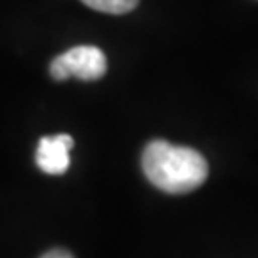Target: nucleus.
Instances as JSON below:
<instances>
[{
    "instance_id": "obj_5",
    "label": "nucleus",
    "mask_w": 258,
    "mask_h": 258,
    "mask_svg": "<svg viewBox=\"0 0 258 258\" xmlns=\"http://www.w3.org/2000/svg\"><path fill=\"white\" fill-rule=\"evenodd\" d=\"M40 258H75V256L65 249H52L48 250V252H44Z\"/></svg>"
},
{
    "instance_id": "obj_4",
    "label": "nucleus",
    "mask_w": 258,
    "mask_h": 258,
    "mask_svg": "<svg viewBox=\"0 0 258 258\" xmlns=\"http://www.w3.org/2000/svg\"><path fill=\"white\" fill-rule=\"evenodd\" d=\"M88 8L103 12V14H113V16H120V14H128L138 6L140 0H81Z\"/></svg>"
},
{
    "instance_id": "obj_1",
    "label": "nucleus",
    "mask_w": 258,
    "mask_h": 258,
    "mask_svg": "<svg viewBox=\"0 0 258 258\" xmlns=\"http://www.w3.org/2000/svg\"><path fill=\"white\" fill-rule=\"evenodd\" d=\"M144 174L165 194H189L209 176V165L199 151L185 146H172L163 140L148 144L142 155Z\"/></svg>"
},
{
    "instance_id": "obj_3",
    "label": "nucleus",
    "mask_w": 258,
    "mask_h": 258,
    "mask_svg": "<svg viewBox=\"0 0 258 258\" xmlns=\"http://www.w3.org/2000/svg\"><path fill=\"white\" fill-rule=\"evenodd\" d=\"M75 146V140L69 134L46 136L38 142L37 165L42 172L52 176L63 174L69 168V151Z\"/></svg>"
},
{
    "instance_id": "obj_2",
    "label": "nucleus",
    "mask_w": 258,
    "mask_h": 258,
    "mask_svg": "<svg viewBox=\"0 0 258 258\" xmlns=\"http://www.w3.org/2000/svg\"><path fill=\"white\" fill-rule=\"evenodd\" d=\"M105 71L107 59L98 46H75L50 63V75L55 81H67L71 77L79 81H98Z\"/></svg>"
}]
</instances>
